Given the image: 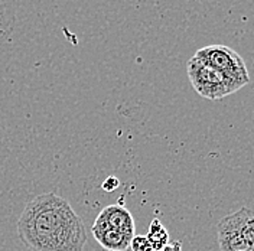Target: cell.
Returning <instances> with one entry per match:
<instances>
[{"mask_svg": "<svg viewBox=\"0 0 254 251\" xmlns=\"http://www.w3.org/2000/svg\"><path fill=\"white\" fill-rule=\"evenodd\" d=\"M224 77L238 82L241 87L250 82V75L244 60L237 51L225 45H208L201 48L193 55Z\"/></svg>", "mask_w": 254, "mask_h": 251, "instance_id": "cell-4", "label": "cell"}, {"mask_svg": "<svg viewBox=\"0 0 254 251\" xmlns=\"http://www.w3.org/2000/svg\"><path fill=\"white\" fill-rule=\"evenodd\" d=\"M146 237H147L149 243L152 244V247H153L155 251L162 250V249H165L169 244V233H168L165 225L158 218L152 220Z\"/></svg>", "mask_w": 254, "mask_h": 251, "instance_id": "cell-7", "label": "cell"}, {"mask_svg": "<svg viewBox=\"0 0 254 251\" xmlns=\"http://www.w3.org/2000/svg\"><path fill=\"white\" fill-rule=\"evenodd\" d=\"M120 185V182H119V179L117 178H114V176H109L104 182H103V189L104 190H107V192H111V190H114V189L117 188Z\"/></svg>", "mask_w": 254, "mask_h": 251, "instance_id": "cell-9", "label": "cell"}, {"mask_svg": "<svg viewBox=\"0 0 254 251\" xmlns=\"http://www.w3.org/2000/svg\"><path fill=\"white\" fill-rule=\"evenodd\" d=\"M17 236L31 251H82L85 225L63 196L48 192L31 199L17 220Z\"/></svg>", "mask_w": 254, "mask_h": 251, "instance_id": "cell-1", "label": "cell"}, {"mask_svg": "<svg viewBox=\"0 0 254 251\" xmlns=\"http://www.w3.org/2000/svg\"><path fill=\"white\" fill-rule=\"evenodd\" d=\"M91 231H93V236L97 240V243L106 250L126 251L130 249V241L133 237L128 236V234L110 228V227H107L98 221H94Z\"/></svg>", "mask_w": 254, "mask_h": 251, "instance_id": "cell-6", "label": "cell"}, {"mask_svg": "<svg viewBox=\"0 0 254 251\" xmlns=\"http://www.w3.org/2000/svg\"><path fill=\"white\" fill-rule=\"evenodd\" d=\"M130 250L131 251H155L152 244L149 243L146 236H133L130 241Z\"/></svg>", "mask_w": 254, "mask_h": 251, "instance_id": "cell-8", "label": "cell"}, {"mask_svg": "<svg viewBox=\"0 0 254 251\" xmlns=\"http://www.w3.org/2000/svg\"><path fill=\"white\" fill-rule=\"evenodd\" d=\"M95 221L114 228L117 231H122L125 234L128 236H134L136 231V225H134V220L131 217V214L127 211L125 206L122 205H109L106 206L98 217L95 218Z\"/></svg>", "mask_w": 254, "mask_h": 251, "instance_id": "cell-5", "label": "cell"}, {"mask_svg": "<svg viewBox=\"0 0 254 251\" xmlns=\"http://www.w3.org/2000/svg\"><path fill=\"white\" fill-rule=\"evenodd\" d=\"M159 251H182V244L179 243V241H176V243H169L165 249H162V250Z\"/></svg>", "mask_w": 254, "mask_h": 251, "instance_id": "cell-10", "label": "cell"}, {"mask_svg": "<svg viewBox=\"0 0 254 251\" xmlns=\"http://www.w3.org/2000/svg\"><path fill=\"white\" fill-rule=\"evenodd\" d=\"M187 72L193 90L206 100H221L243 88L238 82L224 77L195 57L187 63Z\"/></svg>", "mask_w": 254, "mask_h": 251, "instance_id": "cell-3", "label": "cell"}, {"mask_svg": "<svg viewBox=\"0 0 254 251\" xmlns=\"http://www.w3.org/2000/svg\"><path fill=\"white\" fill-rule=\"evenodd\" d=\"M221 251H254V211L243 206L218 222Z\"/></svg>", "mask_w": 254, "mask_h": 251, "instance_id": "cell-2", "label": "cell"}]
</instances>
